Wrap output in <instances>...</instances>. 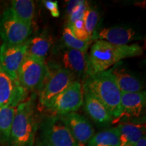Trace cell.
<instances>
[{"label": "cell", "mask_w": 146, "mask_h": 146, "mask_svg": "<svg viewBox=\"0 0 146 146\" xmlns=\"http://www.w3.org/2000/svg\"><path fill=\"white\" fill-rule=\"evenodd\" d=\"M37 146H40V145H38V144H37Z\"/></svg>", "instance_id": "cell-29"}, {"label": "cell", "mask_w": 146, "mask_h": 146, "mask_svg": "<svg viewBox=\"0 0 146 146\" xmlns=\"http://www.w3.org/2000/svg\"><path fill=\"white\" fill-rule=\"evenodd\" d=\"M62 41L64 47L80 51L83 53H87L91 43V41H83L77 39L68 27H66L64 29Z\"/></svg>", "instance_id": "cell-22"}, {"label": "cell", "mask_w": 146, "mask_h": 146, "mask_svg": "<svg viewBox=\"0 0 146 146\" xmlns=\"http://www.w3.org/2000/svg\"><path fill=\"white\" fill-rule=\"evenodd\" d=\"M27 92L18 80L5 72L0 65V107H17L25 101Z\"/></svg>", "instance_id": "cell-9"}, {"label": "cell", "mask_w": 146, "mask_h": 146, "mask_svg": "<svg viewBox=\"0 0 146 146\" xmlns=\"http://www.w3.org/2000/svg\"><path fill=\"white\" fill-rule=\"evenodd\" d=\"M120 135V146H133L145 136V121L124 122L117 127Z\"/></svg>", "instance_id": "cell-15"}, {"label": "cell", "mask_w": 146, "mask_h": 146, "mask_svg": "<svg viewBox=\"0 0 146 146\" xmlns=\"http://www.w3.org/2000/svg\"><path fill=\"white\" fill-rule=\"evenodd\" d=\"M139 39H141V36L138 35L134 29L123 27L102 29L99 31L95 32L91 38L95 41L102 40L117 45H128L133 40Z\"/></svg>", "instance_id": "cell-12"}, {"label": "cell", "mask_w": 146, "mask_h": 146, "mask_svg": "<svg viewBox=\"0 0 146 146\" xmlns=\"http://www.w3.org/2000/svg\"><path fill=\"white\" fill-rule=\"evenodd\" d=\"M83 94L85 108L89 116L99 125H107L112 123L114 118L106 108L89 93L83 92Z\"/></svg>", "instance_id": "cell-17"}, {"label": "cell", "mask_w": 146, "mask_h": 146, "mask_svg": "<svg viewBox=\"0 0 146 146\" xmlns=\"http://www.w3.org/2000/svg\"><path fill=\"white\" fill-rule=\"evenodd\" d=\"M48 68L45 60L26 56L18 72V81L25 90H39L46 77Z\"/></svg>", "instance_id": "cell-8"}, {"label": "cell", "mask_w": 146, "mask_h": 146, "mask_svg": "<svg viewBox=\"0 0 146 146\" xmlns=\"http://www.w3.org/2000/svg\"><path fill=\"white\" fill-rule=\"evenodd\" d=\"M133 146H146V138L145 136L141 138L139 141H138Z\"/></svg>", "instance_id": "cell-28"}, {"label": "cell", "mask_w": 146, "mask_h": 146, "mask_svg": "<svg viewBox=\"0 0 146 146\" xmlns=\"http://www.w3.org/2000/svg\"><path fill=\"white\" fill-rule=\"evenodd\" d=\"M31 33V27L18 19L10 8L0 15V37L3 43L22 44L29 39Z\"/></svg>", "instance_id": "cell-7"}, {"label": "cell", "mask_w": 146, "mask_h": 146, "mask_svg": "<svg viewBox=\"0 0 146 146\" xmlns=\"http://www.w3.org/2000/svg\"><path fill=\"white\" fill-rule=\"evenodd\" d=\"M27 41L19 45L3 43L0 46V65L5 72L18 80V72L27 56Z\"/></svg>", "instance_id": "cell-10"}, {"label": "cell", "mask_w": 146, "mask_h": 146, "mask_svg": "<svg viewBox=\"0 0 146 146\" xmlns=\"http://www.w3.org/2000/svg\"><path fill=\"white\" fill-rule=\"evenodd\" d=\"M17 107L10 106L0 107V135L5 141H8L10 138Z\"/></svg>", "instance_id": "cell-21"}, {"label": "cell", "mask_w": 146, "mask_h": 146, "mask_svg": "<svg viewBox=\"0 0 146 146\" xmlns=\"http://www.w3.org/2000/svg\"><path fill=\"white\" fill-rule=\"evenodd\" d=\"M53 39L52 36L43 33L27 40V56L45 60V56L50 52L52 46Z\"/></svg>", "instance_id": "cell-18"}, {"label": "cell", "mask_w": 146, "mask_h": 146, "mask_svg": "<svg viewBox=\"0 0 146 146\" xmlns=\"http://www.w3.org/2000/svg\"><path fill=\"white\" fill-rule=\"evenodd\" d=\"M143 52L142 47L136 43L117 45L97 40L91 45L88 55L86 74L93 75L108 70L123 60L141 56Z\"/></svg>", "instance_id": "cell-1"}, {"label": "cell", "mask_w": 146, "mask_h": 146, "mask_svg": "<svg viewBox=\"0 0 146 146\" xmlns=\"http://www.w3.org/2000/svg\"><path fill=\"white\" fill-rule=\"evenodd\" d=\"M86 146H120L118 128L114 127L94 134Z\"/></svg>", "instance_id": "cell-20"}, {"label": "cell", "mask_w": 146, "mask_h": 146, "mask_svg": "<svg viewBox=\"0 0 146 146\" xmlns=\"http://www.w3.org/2000/svg\"><path fill=\"white\" fill-rule=\"evenodd\" d=\"M10 8L18 19L31 27L35 10L33 1L14 0L11 1V7Z\"/></svg>", "instance_id": "cell-19"}, {"label": "cell", "mask_w": 146, "mask_h": 146, "mask_svg": "<svg viewBox=\"0 0 146 146\" xmlns=\"http://www.w3.org/2000/svg\"><path fill=\"white\" fill-rule=\"evenodd\" d=\"M68 27L72 31L74 35L81 41L91 42L92 41L91 37L87 32L83 19L75 21L70 26H68Z\"/></svg>", "instance_id": "cell-24"}, {"label": "cell", "mask_w": 146, "mask_h": 146, "mask_svg": "<svg viewBox=\"0 0 146 146\" xmlns=\"http://www.w3.org/2000/svg\"><path fill=\"white\" fill-rule=\"evenodd\" d=\"M80 2H81V0H70V1H68V5L66 7L67 16H68L70 15L72 10L79 4Z\"/></svg>", "instance_id": "cell-27"}, {"label": "cell", "mask_w": 146, "mask_h": 146, "mask_svg": "<svg viewBox=\"0 0 146 146\" xmlns=\"http://www.w3.org/2000/svg\"><path fill=\"white\" fill-rule=\"evenodd\" d=\"M98 20H99L98 12L96 9L89 8V6L83 14V21L85 24L87 32L91 38L95 33V29L96 28Z\"/></svg>", "instance_id": "cell-23"}, {"label": "cell", "mask_w": 146, "mask_h": 146, "mask_svg": "<svg viewBox=\"0 0 146 146\" xmlns=\"http://www.w3.org/2000/svg\"><path fill=\"white\" fill-rule=\"evenodd\" d=\"M88 7L89 5L86 1L81 0V2L79 4L72 10L71 14L68 16V25H67V27L70 26L76 21L83 19V14Z\"/></svg>", "instance_id": "cell-25"}, {"label": "cell", "mask_w": 146, "mask_h": 146, "mask_svg": "<svg viewBox=\"0 0 146 146\" xmlns=\"http://www.w3.org/2000/svg\"><path fill=\"white\" fill-rule=\"evenodd\" d=\"M43 4L45 5V8L50 11L53 17H59L60 13L59 11V8H58V4L57 1L46 0V1H43Z\"/></svg>", "instance_id": "cell-26"}, {"label": "cell", "mask_w": 146, "mask_h": 146, "mask_svg": "<svg viewBox=\"0 0 146 146\" xmlns=\"http://www.w3.org/2000/svg\"><path fill=\"white\" fill-rule=\"evenodd\" d=\"M35 97L18 106L8 142L10 146H33L39 122L35 112Z\"/></svg>", "instance_id": "cell-3"}, {"label": "cell", "mask_w": 146, "mask_h": 146, "mask_svg": "<svg viewBox=\"0 0 146 146\" xmlns=\"http://www.w3.org/2000/svg\"><path fill=\"white\" fill-rule=\"evenodd\" d=\"M82 87L83 92L89 93L106 108L114 122L118 120L121 114V92L110 69L87 76Z\"/></svg>", "instance_id": "cell-2"}, {"label": "cell", "mask_w": 146, "mask_h": 146, "mask_svg": "<svg viewBox=\"0 0 146 146\" xmlns=\"http://www.w3.org/2000/svg\"><path fill=\"white\" fill-rule=\"evenodd\" d=\"M46 77L38 90L39 106L45 109L56 96L76 81V76L58 64L47 66Z\"/></svg>", "instance_id": "cell-4"}, {"label": "cell", "mask_w": 146, "mask_h": 146, "mask_svg": "<svg viewBox=\"0 0 146 146\" xmlns=\"http://www.w3.org/2000/svg\"><path fill=\"white\" fill-rule=\"evenodd\" d=\"M114 81L121 93H135L142 91L143 84L138 78L131 74L122 66L114 65L110 68Z\"/></svg>", "instance_id": "cell-16"}, {"label": "cell", "mask_w": 146, "mask_h": 146, "mask_svg": "<svg viewBox=\"0 0 146 146\" xmlns=\"http://www.w3.org/2000/svg\"><path fill=\"white\" fill-rule=\"evenodd\" d=\"M40 128V146H79L60 116H47Z\"/></svg>", "instance_id": "cell-5"}, {"label": "cell", "mask_w": 146, "mask_h": 146, "mask_svg": "<svg viewBox=\"0 0 146 146\" xmlns=\"http://www.w3.org/2000/svg\"><path fill=\"white\" fill-rule=\"evenodd\" d=\"M67 126L79 146H86L94 136V129L91 124L81 114L72 112L60 116Z\"/></svg>", "instance_id": "cell-11"}, {"label": "cell", "mask_w": 146, "mask_h": 146, "mask_svg": "<svg viewBox=\"0 0 146 146\" xmlns=\"http://www.w3.org/2000/svg\"><path fill=\"white\" fill-rule=\"evenodd\" d=\"M145 91L135 93H121V114L118 121L122 117L139 118L145 108Z\"/></svg>", "instance_id": "cell-14"}, {"label": "cell", "mask_w": 146, "mask_h": 146, "mask_svg": "<svg viewBox=\"0 0 146 146\" xmlns=\"http://www.w3.org/2000/svg\"><path fill=\"white\" fill-rule=\"evenodd\" d=\"M83 98L82 85L78 81H75L55 97L45 109L52 116H62L75 112L84 104Z\"/></svg>", "instance_id": "cell-6"}, {"label": "cell", "mask_w": 146, "mask_h": 146, "mask_svg": "<svg viewBox=\"0 0 146 146\" xmlns=\"http://www.w3.org/2000/svg\"><path fill=\"white\" fill-rule=\"evenodd\" d=\"M88 56L87 53L73 50L64 46L60 52V66L70 72L74 76H81L86 74Z\"/></svg>", "instance_id": "cell-13"}]
</instances>
